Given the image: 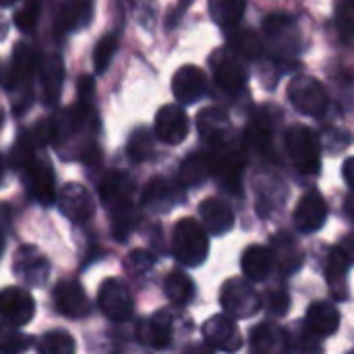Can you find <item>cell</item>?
<instances>
[{
  "mask_svg": "<svg viewBox=\"0 0 354 354\" xmlns=\"http://www.w3.org/2000/svg\"><path fill=\"white\" fill-rule=\"evenodd\" d=\"M197 129L209 145H216L230 137V118L222 108L212 106V108H205L199 112Z\"/></svg>",
  "mask_w": 354,
  "mask_h": 354,
  "instance_id": "23",
  "label": "cell"
},
{
  "mask_svg": "<svg viewBox=\"0 0 354 354\" xmlns=\"http://www.w3.org/2000/svg\"><path fill=\"white\" fill-rule=\"evenodd\" d=\"M37 79H39L44 104L54 106L62 93V85H64V62H62V58L58 54L44 56L39 71H37Z\"/></svg>",
  "mask_w": 354,
  "mask_h": 354,
  "instance_id": "17",
  "label": "cell"
},
{
  "mask_svg": "<svg viewBox=\"0 0 354 354\" xmlns=\"http://www.w3.org/2000/svg\"><path fill=\"white\" fill-rule=\"evenodd\" d=\"M58 207L71 222H85L95 209L91 193L79 183H68L58 193Z\"/></svg>",
  "mask_w": 354,
  "mask_h": 354,
  "instance_id": "16",
  "label": "cell"
},
{
  "mask_svg": "<svg viewBox=\"0 0 354 354\" xmlns=\"http://www.w3.org/2000/svg\"><path fill=\"white\" fill-rule=\"evenodd\" d=\"M340 249H342V253L348 257V261H351V263H354V234H348V236L342 241Z\"/></svg>",
  "mask_w": 354,
  "mask_h": 354,
  "instance_id": "48",
  "label": "cell"
},
{
  "mask_svg": "<svg viewBox=\"0 0 354 354\" xmlns=\"http://www.w3.org/2000/svg\"><path fill=\"white\" fill-rule=\"evenodd\" d=\"M209 160H212V176L218 178V183L230 191V193H241V176H243V168H245V147L228 137L216 145H212L209 151Z\"/></svg>",
  "mask_w": 354,
  "mask_h": 354,
  "instance_id": "2",
  "label": "cell"
},
{
  "mask_svg": "<svg viewBox=\"0 0 354 354\" xmlns=\"http://www.w3.org/2000/svg\"><path fill=\"white\" fill-rule=\"evenodd\" d=\"M153 133L162 143L178 145L189 135V116L176 104L162 106L153 120Z\"/></svg>",
  "mask_w": 354,
  "mask_h": 354,
  "instance_id": "12",
  "label": "cell"
},
{
  "mask_svg": "<svg viewBox=\"0 0 354 354\" xmlns=\"http://www.w3.org/2000/svg\"><path fill=\"white\" fill-rule=\"evenodd\" d=\"M12 270L17 278L31 288H41L48 282L50 276V263L48 259L35 249V247H21L15 255Z\"/></svg>",
  "mask_w": 354,
  "mask_h": 354,
  "instance_id": "10",
  "label": "cell"
},
{
  "mask_svg": "<svg viewBox=\"0 0 354 354\" xmlns=\"http://www.w3.org/2000/svg\"><path fill=\"white\" fill-rule=\"evenodd\" d=\"M344 209H346V216L354 222V193L353 195H348V199H346V203H344Z\"/></svg>",
  "mask_w": 354,
  "mask_h": 354,
  "instance_id": "50",
  "label": "cell"
},
{
  "mask_svg": "<svg viewBox=\"0 0 354 354\" xmlns=\"http://www.w3.org/2000/svg\"><path fill=\"white\" fill-rule=\"evenodd\" d=\"M228 46L234 54H239L241 58H259L263 54V39L257 31H253L251 27H232L228 29Z\"/></svg>",
  "mask_w": 354,
  "mask_h": 354,
  "instance_id": "28",
  "label": "cell"
},
{
  "mask_svg": "<svg viewBox=\"0 0 354 354\" xmlns=\"http://www.w3.org/2000/svg\"><path fill=\"white\" fill-rule=\"evenodd\" d=\"M29 346V336H25L10 324H0V354H23Z\"/></svg>",
  "mask_w": 354,
  "mask_h": 354,
  "instance_id": "37",
  "label": "cell"
},
{
  "mask_svg": "<svg viewBox=\"0 0 354 354\" xmlns=\"http://www.w3.org/2000/svg\"><path fill=\"white\" fill-rule=\"evenodd\" d=\"M17 2H21V0H0V6L8 8V6H15Z\"/></svg>",
  "mask_w": 354,
  "mask_h": 354,
  "instance_id": "51",
  "label": "cell"
},
{
  "mask_svg": "<svg viewBox=\"0 0 354 354\" xmlns=\"http://www.w3.org/2000/svg\"><path fill=\"white\" fill-rule=\"evenodd\" d=\"M245 143L257 156H261L266 160L274 158V127L266 114L253 116V120L249 122L247 133H245Z\"/></svg>",
  "mask_w": 354,
  "mask_h": 354,
  "instance_id": "24",
  "label": "cell"
},
{
  "mask_svg": "<svg viewBox=\"0 0 354 354\" xmlns=\"http://www.w3.org/2000/svg\"><path fill=\"white\" fill-rule=\"evenodd\" d=\"M127 151L133 162H145L153 156V137L147 129H137L133 131Z\"/></svg>",
  "mask_w": 354,
  "mask_h": 354,
  "instance_id": "39",
  "label": "cell"
},
{
  "mask_svg": "<svg viewBox=\"0 0 354 354\" xmlns=\"http://www.w3.org/2000/svg\"><path fill=\"white\" fill-rule=\"evenodd\" d=\"M97 305L102 313L112 322H127L133 315V299L129 295V288L124 282L110 278L102 284L97 295Z\"/></svg>",
  "mask_w": 354,
  "mask_h": 354,
  "instance_id": "9",
  "label": "cell"
},
{
  "mask_svg": "<svg viewBox=\"0 0 354 354\" xmlns=\"http://www.w3.org/2000/svg\"><path fill=\"white\" fill-rule=\"evenodd\" d=\"M37 351L39 354H75V340L62 330H52L41 336Z\"/></svg>",
  "mask_w": 354,
  "mask_h": 354,
  "instance_id": "36",
  "label": "cell"
},
{
  "mask_svg": "<svg viewBox=\"0 0 354 354\" xmlns=\"http://www.w3.org/2000/svg\"><path fill=\"white\" fill-rule=\"evenodd\" d=\"M164 292L174 305L183 307V305L191 303V299L195 295V286H193V280L185 272H172L164 280Z\"/></svg>",
  "mask_w": 354,
  "mask_h": 354,
  "instance_id": "34",
  "label": "cell"
},
{
  "mask_svg": "<svg viewBox=\"0 0 354 354\" xmlns=\"http://www.w3.org/2000/svg\"><path fill=\"white\" fill-rule=\"evenodd\" d=\"M342 8H346V10H353L354 12V0H346V2L342 4Z\"/></svg>",
  "mask_w": 354,
  "mask_h": 354,
  "instance_id": "52",
  "label": "cell"
},
{
  "mask_svg": "<svg viewBox=\"0 0 354 354\" xmlns=\"http://www.w3.org/2000/svg\"><path fill=\"white\" fill-rule=\"evenodd\" d=\"M33 315H35V303L27 290L15 286L0 290V317L4 324L19 328L29 324Z\"/></svg>",
  "mask_w": 354,
  "mask_h": 354,
  "instance_id": "13",
  "label": "cell"
},
{
  "mask_svg": "<svg viewBox=\"0 0 354 354\" xmlns=\"http://www.w3.org/2000/svg\"><path fill=\"white\" fill-rule=\"evenodd\" d=\"M54 303H56V309L66 317H83L91 309L85 290L73 280H64L56 284Z\"/></svg>",
  "mask_w": 354,
  "mask_h": 354,
  "instance_id": "20",
  "label": "cell"
},
{
  "mask_svg": "<svg viewBox=\"0 0 354 354\" xmlns=\"http://www.w3.org/2000/svg\"><path fill=\"white\" fill-rule=\"evenodd\" d=\"M340 326V313L330 303H313L307 311V328L313 336H332Z\"/></svg>",
  "mask_w": 354,
  "mask_h": 354,
  "instance_id": "27",
  "label": "cell"
},
{
  "mask_svg": "<svg viewBox=\"0 0 354 354\" xmlns=\"http://www.w3.org/2000/svg\"><path fill=\"white\" fill-rule=\"evenodd\" d=\"M41 58L44 56L37 52L35 46L27 41H19L12 50L10 64L0 71V85L10 91L33 87V77L39 71Z\"/></svg>",
  "mask_w": 354,
  "mask_h": 354,
  "instance_id": "4",
  "label": "cell"
},
{
  "mask_svg": "<svg viewBox=\"0 0 354 354\" xmlns=\"http://www.w3.org/2000/svg\"><path fill=\"white\" fill-rule=\"evenodd\" d=\"M191 2H193V0H183V2H180V4H178L176 8H174V10H170V17H168L166 25H168V27H174V25H176V23L180 21L183 12L187 10V6H189Z\"/></svg>",
  "mask_w": 354,
  "mask_h": 354,
  "instance_id": "46",
  "label": "cell"
},
{
  "mask_svg": "<svg viewBox=\"0 0 354 354\" xmlns=\"http://www.w3.org/2000/svg\"><path fill=\"white\" fill-rule=\"evenodd\" d=\"M263 31H266V35L280 39L295 31V21L286 12H272L263 19Z\"/></svg>",
  "mask_w": 354,
  "mask_h": 354,
  "instance_id": "40",
  "label": "cell"
},
{
  "mask_svg": "<svg viewBox=\"0 0 354 354\" xmlns=\"http://www.w3.org/2000/svg\"><path fill=\"white\" fill-rule=\"evenodd\" d=\"M201 334H203L207 346H212L216 351H222V353H236L243 346L241 332H239L236 324L226 315L209 317L203 324Z\"/></svg>",
  "mask_w": 354,
  "mask_h": 354,
  "instance_id": "14",
  "label": "cell"
},
{
  "mask_svg": "<svg viewBox=\"0 0 354 354\" xmlns=\"http://www.w3.org/2000/svg\"><path fill=\"white\" fill-rule=\"evenodd\" d=\"M209 176H212V160H209V153H201V151L191 153L180 164V170H178V180L183 187H199Z\"/></svg>",
  "mask_w": 354,
  "mask_h": 354,
  "instance_id": "30",
  "label": "cell"
},
{
  "mask_svg": "<svg viewBox=\"0 0 354 354\" xmlns=\"http://www.w3.org/2000/svg\"><path fill=\"white\" fill-rule=\"evenodd\" d=\"M141 338L151 348H166L172 340V317L166 311H158L141 326Z\"/></svg>",
  "mask_w": 354,
  "mask_h": 354,
  "instance_id": "29",
  "label": "cell"
},
{
  "mask_svg": "<svg viewBox=\"0 0 354 354\" xmlns=\"http://www.w3.org/2000/svg\"><path fill=\"white\" fill-rule=\"evenodd\" d=\"M220 301H222V305H224V311H226L230 317H236V319L253 317V315L261 309V299H259V295L255 292V288H251L249 282L239 280V278L228 280V282L222 286Z\"/></svg>",
  "mask_w": 354,
  "mask_h": 354,
  "instance_id": "7",
  "label": "cell"
},
{
  "mask_svg": "<svg viewBox=\"0 0 354 354\" xmlns=\"http://www.w3.org/2000/svg\"><path fill=\"white\" fill-rule=\"evenodd\" d=\"M245 6L247 0H209V15L218 27L228 31L241 23Z\"/></svg>",
  "mask_w": 354,
  "mask_h": 354,
  "instance_id": "32",
  "label": "cell"
},
{
  "mask_svg": "<svg viewBox=\"0 0 354 354\" xmlns=\"http://www.w3.org/2000/svg\"><path fill=\"white\" fill-rule=\"evenodd\" d=\"M93 15V0H64L54 19V31L56 35L71 33L79 27H85L91 21Z\"/></svg>",
  "mask_w": 354,
  "mask_h": 354,
  "instance_id": "19",
  "label": "cell"
},
{
  "mask_svg": "<svg viewBox=\"0 0 354 354\" xmlns=\"http://www.w3.org/2000/svg\"><path fill=\"white\" fill-rule=\"evenodd\" d=\"M209 251V239L205 234V228L193 220V218H183L176 222L174 232H172V253L174 257L187 266V268H197L207 259Z\"/></svg>",
  "mask_w": 354,
  "mask_h": 354,
  "instance_id": "3",
  "label": "cell"
},
{
  "mask_svg": "<svg viewBox=\"0 0 354 354\" xmlns=\"http://www.w3.org/2000/svg\"><path fill=\"white\" fill-rule=\"evenodd\" d=\"M135 183L124 172H110L100 185V199L112 214V230L124 241L137 226V209L133 205Z\"/></svg>",
  "mask_w": 354,
  "mask_h": 354,
  "instance_id": "1",
  "label": "cell"
},
{
  "mask_svg": "<svg viewBox=\"0 0 354 354\" xmlns=\"http://www.w3.org/2000/svg\"><path fill=\"white\" fill-rule=\"evenodd\" d=\"M286 199V189L280 180L268 178L257 185V209L261 216H270L272 212L280 209Z\"/></svg>",
  "mask_w": 354,
  "mask_h": 354,
  "instance_id": "33",
  "label": "cell"
},
{
  "mask_svg": "<svg viewBox=\"0 0 354 354\" xmlns=\"http://www.w3.org/2000/svg\"><path fill=\"white\" fill-rule=\"evenodd\" d=\"M328 218V205L326 199L317 191H309L303 195L295 209V224L301 232H315L326 224Z\"/></svg>",
  "mask_w": 354,
  "mask_h": 354,
  "instance_id": "18",
  "label": "cell"
},
{
  "mask_svg": "<svg viewBox=\"0 0 354 354\" xmlns=\"http://www.w3.org/2000/svg\"><path fill=\"white\" fill-rule=\"evenodd\" d=\"M180 199V191L176 185H172L166 178H153L145 185L143 195H141V203L147 209H156V212H164L170 209L176 201Z\"/></svg>",
  "mask_w": 354,
  "mask_h": 354,
  "instance_id": "25",
  "label": "cell"
},
{
  "mask_svg": "<svg viewBox=\"0 0 354 354\" xmlns=\"http://www.w3.org/2000/svg\"><path fill=\"white\" fill-rule=\"evenodd\" d=\"M2 174H4V158L0 156V178H2Z\"/></svg>",
  "mask_w": 354,
  "mask_h": 354,
  "instance_id": "54",
  "label": "cell"
},
{
  "mask_svg": "<svg viewBox=\"0 0 354 354\" xmlns=\"http://www.w3.org/2000/svg\"><path fill=\"white\" fill-rule=\"evenodd\" d=\"M288 305H290V299H288V295L282 288H276V290L268 292V309L274 315H278V317L284 315L288 311Z\"/></svg>",
  "mask_w": 354,
  "mask_h": 354,
  "instance_id": "42",
  "label": "cell"
},
{
  "mask_svg": "<svg viewBox=\"0 0 354 354\" xmlns=\"http://www.w3.org/2000/svg\"><path fill=\"white\" fill-rule=\"evenodd\" d=\"M290 104L307 116H322L330 106V97L326 87L309 75H299L288 85Z\"/></svg>",
  "mask_w": 354,
  "mask_h": 354,
  "instance_id": "6",
  "label": "cell"
},
{
  "mask_svg": "<svg viewBox=\"0 0 354 354\" xmlns=\"http://www.w3.org/2000/svg\"><path fill=\"white\" fill-rule=\"evenodd\" d=\"M272 255H274V263H278L284 274H295L303 266V253H301V249L286 234H280V236L274 239Z\"/></svg>",
  "mask_w": 354,
  "mask_h": 354,
  "instance_id": "31",
  "label": "cell"
},
{
  "mask_svg": "<svg viewBox=\"0 0 354 354\" xmlns=\"http://www.w3.org/2000/svg\"><path fill=\"white\" fill-rule=\"evenodd\" d=\"M41 12V0H23V6L15 15V25L21 31H33Z\"/></svg>",
  "mask_w": 354,
  "mask_h": 354,
  "instance_id": "41",
  "label": "cell"
},
{
  "mask_svg": "<svg viewBox=\"0 0 354 354\" xmlns=\"http://www.w3.org/2000/svg\"><path fill=\"white\" fill-rule=\"evenodd\" d=\"M4 245H6V239H4V234H2V230H0V255H2V251H4Z\"/></svg>",
  "mask_w": 354,
  "mask_h": 354,
  "instance_id": "53",
  "label": "cell"
},
{
  "mask_svg": "<svg viewBox=\"0 0 354 354\" xmlns=\"http://www.w3.org/2000/svg\"><path fill=\"white\" fill-rule=\"evenodd\" d=\"M348 257L342 253V249H332L330 257H328V266H326V278L334 290V295H338V290H342L346 286V272H348Z\"/></svg>",
  "mask_w": 354,
  "mask_h": 354,
  "instance_id": "35",
  "label": "cell"
},
{
  "mask_svg": "<svg viewBox=\"0 0 354 354\" xmlns=\"http://www.w3.org/2000/svg\"><path fill=\"white\" fill-rule=\"evenodd\" d=\"M203 226L212 234H226L234 226V214L230 205L218 197H209L199 205Z\"/></svg>",
  "mask_w": 354,
  "mask_h": 354,
  "instance_id": "22",
  "label": "cell"
},
{
  "mask_svg": "<svg viewBox=\"0 0 354 354\" xmlns=\"http://www.w3.org/2000/svg\"><path fill=\"white\" fill-rule=\"evenodd\" d=\"M185 354H214V348L207 344H193L185 351Z\"/></svg>",
  "mask_w": 354,
  "mask_h": 354,
  "instance_id": "49",
  "label": "cell"
},
{
  "mask_svg": "<svg viewBox=\"0 0 354 354\" xmlns=\"http://www.w3.org/2000/svg\"><path fill=\"white\" fill-rule=\"evenodd\" d=\"M338 33H340V39L344 44L353 41L354 39V12L353 10H346V8H340V17H338Z\"/></svg>",
  "mask_w": 354,
  "mask_h": 354,
  "instance_id": "43",
  "label": "cell"
},
{
  "mask_svg": "<svg viewBox=\"0 0 354 354\" xmlns=\"http://www.w3.org/2000/svg\"><path fill=\"white\" fill-rule=\"evenodd\" d=\"M23 180L29 195L41 205H50L56 199V180L50 162L35 158L23 168Z\"/></svg>",
  "mask_w": 354,
  "mask_h": 354,
  "instance_id": "11",
  "label": "cell"
},
{
  "mask_svg": "<svg viewBox=\"0 0 354 354\" xmlns=\"http://www.w3.org/2000/svg\"><path fill=\"white\" fill-rule=\"evenodd\" d=\"M207 91V81H205V73L195 66V64H185L180 66L174 77H172V93L178 100V104H195L203 97V93Z\"/></svg>",
  "mask_w": 354,
  "mask_h": 354,
  "instance_id": "15",
  "label": "cell"
},
{
  "mask_svg": "<svg viewBox=\"0 0 354 354\" xmlns=\"http://www.w3.org/2000/svg\"><path fill=\"white\" fill-rule=\"evenodd\" d=\"M251 344L255 354H288L290 336L274 324H261L253 330Z\"/></svg>",
  "mask_w": 354,
  "mask_h": 354,
  "instance_id": "21",
  "label": "cell"
},
{
  "mask_svg": "<svg viewBox=\"0 0 354 354\" xmlns=\"http://www.w3.org/2000/svg\"><path fill=\"white\" fill-rule=\"evenodd\" d=\"M79 102L83 104H91V97H93V91H95V85H93V79L91 77H83L79 79Z\"/></svg>",
  "mask_w": 354,
  "mask_h": 354,
  "instance_id": "45",
  "label": "cell"
},
{
  "mask_svg": "<svg viewBox=\"0 0 354 354\" xmlns=\"http://www.w3.org/2000/svg\"><path fill=\"white\" fill-rule=\"evenodd\" d=\"M212 73L216 83L226 91V93H239L245 89L249 73L239 54L232 50H220L218 54L212 56Z\"/></svg>",
  "mask_w": 354,
  "mask_h": 354,
  "instance_id": "8",
  "label": "cell"
},
{
  "mask_svg": "<svg viewBox=\"0 0 354 354\" xmlns=\"http://www.w3.org/2000/svg\"><path fill=\"white\" fill-rule=\"evenodd\" d=\"M116 50H118V35L116 33H106L104 37L97 39V44L93 48V68L97 75L108 71Z\"/></svg>",
  "mask_w": 354,
  "mask_h": 354,
  "instance_id": "38",
  "label": "cell"
},
{
  "mask_svg": "<svg viewBox=\"0 0 354 354\" xmlns=\"http://www.w3.org/2000/svg\"><path fill=\"white\" fill-rule=\"evenodd\" d=\"M241 268L243 274L247 276V280L251 282H261L270 276L272 268H274V255L272 249L263 247V245H251L249 249H245L243 259H241Z\"/></svg>",
  "mask_w": 354,
  "mask_h": 354,
  "instance_id": "26",
  "label": "cell"
},
{
  "mask_svg": "<svg viewBox=\"0 0 354 354\" xmlns=\"http://www.w3.org/2000/svg\"><path fill=\"white\" fill-rule=\"evenodd\" d=\"M342 174H344V180H346V185L354 189V158H348L346 162H344V166H342Z\"/></svg>",
  "mask_w": 354,
  "mask_h": 354,
  "instance_id": "47",
  "label": "cell"
},
{
  "mask_svg": "<svg viewBox=\"0 0 354 354\" xmlns=\"http://www.w3.org/2000/svg\"><path fill=\"white\" fill-rule=\"evenodd\" d=\"M286 151L295 168L303 174H317L322 166V151L315 133L309 127L295 124L286 131Z\"/></svg>",
  "mask_w": 354,
  "mask_h": 354,
  "instance_id": "5",
  "label": "cell"
},
{
  "mask_svg": "<svg viewBox=\"0 0 354 354\" xmlns=\"http://www.w3.org/2000/svg\"><path fill=\"white\" fill-rule=\"evenodd\" d=\"M2 122H4V114H2V110H0V127H2Z\"/></svg>",
  "mask_w": 354,
  "mask_h": 354,
  "instance_id": "55",
  "label": "cell"
},
{
  "mask_svg": "<svg viewBox=\"0 0 354 354\" xmlns=\"http://www.w3.org/2000/svg\"><path fill=\"white\" fill-rule=\"evenodd\" d=\"M153 261H156L153 255L147 253V251H133V253H131V263H133V268L139 270V272L149 270V268L153 266Z\"/></svg>",
  "mask_w": 354,
  "mask_h": 354,
  "instance_id": "44",
  "label": "cell"
}]
</instances>
